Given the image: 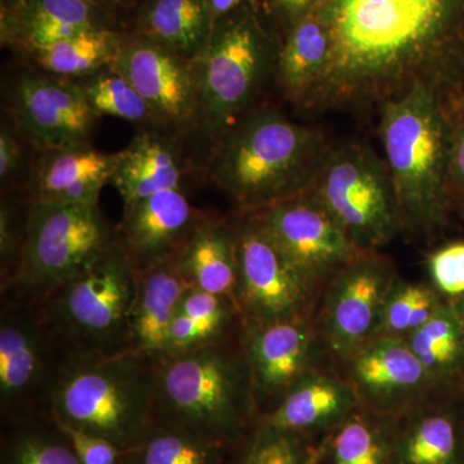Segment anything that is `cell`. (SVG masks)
<instances>
[{"label":"cell","mask_w":464,"mask_h":464,"mask_svg":"<svg viewBox=\"0 0 464 464\" xmlns=\"http://www.w3.org/2000/svg\"><path fill=\"white\" fill-rule=\"evenodd\" d=\"M316 14L331 58L308 101L391 100L433 85L432 69L462 25L464 0H322Z\"/></svg>","instance_id":"obj_1"},{"label":"cell","mask_w":464,"mask_h":464,"mask_svg":"<svg viewBox=\"0 0 464 464\" xmlns=\"http://www.w3.org/2000/svg\"><path fill=\"white\" fill-rule=\"evenodd\" d=\"M259 420L241 319L215 341L154 357L152 422L246 442Z\"/></svg>","instance_id":"obj_2"},{"label":"cell","mask_w":464,"mask_h":464,"mask_svg":"<svg viewBox=\"0 0 464 464\" xmlns=\"http://www.w3.org/2000/svg\"><path fill=\"white\" fill-rule=\"evenodd\" d=\"M221 140L213 181L249 213L301 197L328 154L316 130L276 111L237 121Z\"/></svg>","instance_id":"obj_3"},{"label":"cell","mask_w":464,"mask_h":464,"mask_svg":"<svg viewBox=\"0 0 464 464\" xmlns=\"http://www.w3.org/2000/svg\"><path fill=\"white\" fill-rule=\"evenodd\" d=\"M154 357L72 353L50 398L58 423L130 450L152 423Z\"/></svg>","instance_id":"obj_4"},{"label":"cell","mask_w":464,"mask_h":464,"mask_svg":"<svg viewBox=\"0 0 464 464\" xmlns=\"http://www.w3.org/2000/svg\"><path fill=\"white\" fill-rule=\"evenodd\" d=\"M280 45L255 0H246L216 20L206 50L194 61L198 79L197 121L210 137L222 139L237 124L264 83Z\"/></svg>","instance_id":"obj_5"},{"label":"cell","mask_w":464,"mask_h":464,"mask_svg":"<svg viewBox=\"0 0 464 464\" xmlns=\"http://www.w3.org/2000/svg\"><path fill=\"white\" fill-rule=\"evenodd\" d=\"M381 136L401 225L429 227L441 210L445 166L444 121L435 85L417 84L386 101Z\"/></svg>","instance_id":"obj_6"},{"label":"cell","mask_w":464,"mask_h":464,"mask_svg":"<svg viewBox=\"0 0 464 464\" xmlns=\"http://www.w3.org/2000/svg\"><path fill=\"white\" fill-rule=\"evenodd\" d=\"M116 241L97 206L34 200L16 273L2 301L43 302L93 265Z\"/></svg>","instance_id":"obj_7"},{"label":"cell","mask_w":464,"mask_h":464,"mask_svg":"<svg viewBox=\"0 0 464 464\" xmlns=\"http://www.w3.org/2000/svg\"><path fill=\"white\" fill-rule=\"evenodd\" d=\"M137 289L139 273L116 240L42 304L72 353L115 355L130 350Z\"/></svg>","instance_id":"obj_8"},{"label":"cell","mask_w":464,"mask_h":464,"mask_svg":"<svg viewBox=\"0 0 464 464\" xmlns=\"http://www.w3.org/2000/svg\"><path fill=\"white\" fill-rule=\"evenodd\" d=\"M72 353L42 302L2 301V424L50 414L54 381Z\"/></svg>","instance_id":"obj_9"},{"label":"cell","mask_w":464,"mask_h":464,"mask_svg":"<svg viewBox=\"0 0 464 464\" xmlns=\"http://www.w3.org/2000/svg\"><path fill=\"white\" fill-rule=\"evenodd\" d=\"M311 188L359 250L389 243L402 226L389 168L364 145L328 152Z\"/></svg>","instance_id":"obj_10"},{"label":"cell","mask_w":464,"mask_h":464,"mask_svg":"<svg viewBox=\"0 0 464 464\" xmlns=\"http://www.w3.org/2000/svg\"><path fill=\"white\" fill-rule=\"evenodd\" d=\"M237 310L244 324L306 317L313 285L252 215L237 227Z\"/></svg>","instance_id":"obj_11"},{"label":"cell","mask_w":464,"mask_h":464,"mask_svg":"<svg viewBox=\"0 0 464 464\" xmlns=\"http://www.w3.org/2000/svg\"><path fill=\"white\" fill-rule=\"evenodd\" d=\"M292 265L315 285L359 257V249L313 197L293 198L253 213Z\"/></svg>","instance_id":"obj_12"},{"label":"cell","mask_w":464,"mask_h":464,"mask_svg":"<svg viewBox=\"0 0 464 464\" xmlns=\"http://www.w3.org/2000/svg\"><path fill=\"white\" fill-rule=\"evenodd\" d=\"M395 279L389 266L357 257L335 275L324 310V333L334 353L351 357L377 337L384 302Z\"/></svg>","instance_id":"obj_13"},{"label":"cell","mask_w":464,"mask_h":464,"mask_svg":"<svg viewBox=\"0 0 464 464\" xmlns=\"http://www.w3.org/2000/svg\"><path fill=\"white\" fill-rule=\"evenodd\" d=\"M112 69L148 103L157 121L182 125L197 121L198 79L194 63L143 38H127Z\"/></svg>","instance_id":"obj_14"},{"label":"cell","mask_w":464,"mask_h":464,"mask_svg":"<svg viewBox=\"0 0 464 464\" xmlns=\"http://www.w3.org/2000/svg\"><path fill=\"white\" fill-rule=\"evenodd\" d=\"M243 324V340L259 415L273 411L286 392L310 373L314 333L306 317Z\"/></svg>","instance_id":"obj_15"},{"label":"cell","mask_w":464,"mask_h":464,"mask_svg":"<svg viewBox=\"0 0 464 464\" xmlns=\"http://www.w3.org/2000/svg\"><path fill=\"white\" fill-rule=\"evenodd\" d=\"M14 112L27 139L51 151L85 145L97 115L83 88L41 76L18 82Z\"/></svg>","instance_id":"obj_16"},{"label":"cell","mask_w":464,"mask_h":464,"mask_svg":"<svg viewBox=\"0 0 464 464\" xmlns=\"http://www.w3.org/2000/svg\"><path fill=\"white\" fill-rule=\"evenodd\" d=\"M204 218L181 188H168L127 208L116 240L137 273H142L181 253Z\"/></svg>","instance_id":"obj_17"},{"label":"cell","mask_w":464,"mask_h":464,"mask_svg":"<svg viewBox=\"0 0 464 464\" xmlns=\"http://www.w3.org/2000/svg\"><path fill=\"white\" fill-rule=\"evenodd\" d=\"M350 359L359 399L386 417L404 411L433 382L404 338H374Z\"/></svg>","instance_id":"obj_18"},{"label":"cell","mask_w":464,"mask_h":464,"mask_svg":"<svg viewBox=\"0 0 464 464\" xmlns=\"http://www.w3.org/2000/svg\"><path fill=\"white\" fill-rule=\"evenodd\" d=\"M179 255L139 273L128 353L148 357L166 353L170 323L183 295L191 288L182 273Z\"/></svg>","instance_id":"obj_19"},{"label":"cell","mask_w":464,"mask_h":464,"mask_svg":"<svg viewBox=\"0 0 464 464\" xmlns=\"http://www.w3.org/2000/svg\"><path fill=\"white\" fill-rule=\"evenodd\" d=\"M359 400L351 384L310 372L259 424L304 436L332 432L355 411Z\"/></svg>","instance_id":"obj_20"},{"label":"cell","mask_w":464,"mask_h":464,"mask_svg":"<svg viewBox=\"0 0 464 464\" xmlns=\"http://www.w3.org/2000/svg\"><path fill=\"white\" fill-rule=\"evenodd\" d=\"M179 262L192 288L227 298L237 310V227L206 217L183 246Z\"/></svg>","instance_id":"obj_21"},{"label":"cell","mask_w":464,"mask_h":464,"mask_svg":"<svg viewBox=\"0 0 464 464\" xmlns=\"http://www.w3.org/2000/svg\"><path fill=\"white\" fill-rule=\"evenodd\" d=\"M216 20L207 0H142L139 35L194 63L206 50Z\"/></svg>","instance_id":"obj_22"},{"label":"cell","mask_w":464,"mask_h":464,"mask_svg":"<svg viewBox=\"0 0 464 464\" xmlns=\"http://www.w3.org/2000/svg\"><path fill=\"white\" fill-rule=\"evenodd\" d=\"M253 438V436H252ZM246 442L197 435L169 424L152 422L136 447L125 451V464H240Z\"/></svg>","instance_id":"obj_23"},{"label":"cell","mask_w":464,"mask_h":464,"mask_svg":"<svg viewBox=\"0 0 464 464\" xmlns=\"http://www.w3.org/2000/svg\"><path fill=\"white\" fill-rule=\"evenodd\" d=\"M393 464H464V417L440 408L414 411L396 426Z\"/></svg>","instance_id":"obj_24"},{"label":"cell","mask_w":464,"mask_h":464,"mask_svg":"<svg viewBox=\"0 0 464 464\" xmlns=\"http://www.w3.org/2000/svg\"><path fill=\"white\" fill-rule=\"evenodd\" d=\"M182 170L169 146L155 137L139 136L119 152L111 181L125 209L168 188H179Z\"/></svg>","instance_id":"obj_25"},{"label":"cell","mask_w":464,"mask_h":464,"mask_svg":"<svg viewBox=\"0 0 464 464\" xmlns=\"http://www.w3.org/2000/svg\"><path fill=\"white\" fill-rule=\"evenodd\" d=\"M331 58V36L317 14L302 18L285 34L277 58L284 88L293 97H306L320 81Z\"/></svg>","instance_id":"obj_26"},{"label":"cell","mask_w":464,"mask_h":464,"mask_svg":"<svg viewBox=\"0 0 464 464\" xmlns=\"http://www.w3.org/2000/svg\"><path fill=\"white\" fill-rule=\"evenodd\" d=\"M105 14L91 0H9L2 8V39L23 44L27 36L51 26L109 27Z\"/></svg>","instance_id":"obj_27"},{"label":"cell","mask_w":464,"mask_h":464,"mask_svg":"<svg viewBox=\"0 0 464 464\" xmlns=\"http://www.w3.org/2000/svg\"><path fill=\"white\" fill-rule=\"evenodd\" d=\"M395 435L390 417L353 411L329 433L322 464H393Z\"/></svg>","instance_id":"obj_28"},{"label":"cell","mask_w":464,"mask_h":464,"mask_svg":"<svg viewBox=\"0 0 464 464\" xmlns=\"http://www.w3.org/2000/svg\"><path fill=\"white\" fill-rule=\"evenodd\" d=\"M3 426L2 464H81L72 441L51 414Z\"/></svg>","instance_id":"obj_29"},{"label":"cell","mask_w":464,"mask_h":464,"mask_svg":"<svg viewBox=\"0 0 464 464\" xmlns=\"http://www.w3.org/2000/svg\"><path fill=\"white\" fill-rule=\"evenodd\" d=\"M404 340L432 381L453 377L464 365L463 328L456 306L442 304L429 322Z\"/></svg>","instance_id":"obj_30"},{"label":"cell","mask_w":464,"mask_h":464,"mask_svg":"<svg viewBox=\"0 0 464 464\" xmlns=\"http://www.w3.org/2000/svg\"><path fill=\"white\" fill-rule=\"evenodd\" d=\"M125 41L127 38L110 27H96L34 54L36 63L52 74L88 75L111 66Z\"/></svg>","instance_id":"obj_31"},{"label":"cell","mask_w":464,"mask_h":464,"mask_svg":"<svg viewBox=\"0 0 464 464\" xmlns=\"http://www.w3.org/2000/svg\"><path fill=\"white\" fill-rule=\"evenodd\" d=\"M118 154L106 155L87 146L57 150L45 159L38 182L35 199L51 200L69 186L87 179H111Z\"/></svg>","instance_id":"obj_32"},{"label":"cell","mask_w":464,"mask_h":464,"mask_svg":"<svg viewBox=\"0 0 464 464\" xmlns=\"http://www.w3.org/2000/svg\"><path fill=\"white\" fill-rule=\"evenodd\" d=\"M441 306L430 286L393 282L384 302L377 337L406 338L429 322Z\"/></svg>","instance_id":"obj_33"},{"label":"cell","mask_w":464,"mask_h":464,"mask_svg":"<svg viewBox=\"0 0 464 464\" xmlns=\"http://www.w3.org/2000/svg\"><path fill=\"white\" fill-rule=\"evenodd\" d=\"M329 433L313 445L308 436L259 424L240 464H320L328 448Z\"/></svg>","instance_id":"obj_34"},{"label":"cell","mask_w":464,"mask_h":464,"mask_svg":"<svg viewBox=\"0 0 464 464\" xmlns=\"http://www.w3.org/2000/svg\"><path fill=\"white\" fill-rule=\"evenodd\" d=\"M82 88L96 114L115 116L134 123L155 119L139 92L112 67L111 72L94 76Z\"/></svg>","instance_id":"obj_35"},{"label":"cell","mask_w":464,"mask_h":464,"mask_svg":"<svg viewBox=\"0 0 464 464\" xmlns=\"http://www.w3.org/2000/svg\"><path fill=\"white\" fill-rule=\"evenodd\" d=\"M237 322L230 326H222L217 325V324L200 322V320H195L190 316L177 313L172 323H170L166 353H183V351L191 350V348L201 346V344H206L208 342L215 341L230 331Z\"/></svg>","instance_id":"obj_36"},{"label":"cell","mask_w":464,"mask_h":464,"mask_svg":"<svg viewBox=\"0 0 464 464\" xmlns=\"http://www.w3.org/2000/svg\"><path fill=\"white\" fill-rule=\"evenodd\" d=\"M430 274L436 288L449 297H464V243H454L433 253Z\"/></svg>","instance_id":"obj_37"},{"label":"cell","mask_w":464,"mask_h":464,"mask_svg":"<svg viewBox=\"0 0 464 464\" xmlns=\"http://www.w3.org/2000/svg\"><path fill=\"white\" fill-rule=\"evenodd\" d=\"M57 422V420H56ZM58 423V422H57ZM72 441L81 464H125V451L108 440L58 423Z\"/></svg>","instance_id":"obj_38"},{"label":"cell","mask_w":464,"mask_h":464,"mask_svg":"<svg viewBox=\"0 0 464 464\" xmlns=\"http://www.w3.org/2000/svg\"><path fill=\"white\" fill-rule=\"evenodd\" d=\"M266 12L285 35L302 18L315 14L322 0H264Z\"/></svg>","instance_id":"obj_39"},{"label":"cell","mask_w":464,"mask_h":464,"mask_svg":"<svg viewBox=\"0 0 464 464\" xmlns=\"http://www.w3.org/2000/svg\"><path fill=\"white\" fill-rule=\"evenodd\" d=\"M20 158V148L8 130H3L0 134V176L8 177L16 168Z\"/></svg>","instance_id":"obj_40"},{"label":"cell","mask_w":464,"mask_h":464,"mask_svg":"<svg viewBox=\"0 0 464 464\" xmlns=\"http://www.w3.org/2000/svg\"><path fill=\"white\" fill-rule=\"evenodd\" d=\"M451 167L458 181L464 186V130L458 137L456 148L451 155Z\"/></svg>","instance_id":"obj_41"},{"label":"cell","mask_w":464,"mask_h":464,"mask_svg":"<svg viewBox=\"0 0 464 464\" xmlns=\"http://www.w3.org/2000/svg\"><path fill=\"white\" fill-rule=\"evenodd\" d=\"M246 0H207L215 20H218L219 17L230 14L231 11L239 7Z\"/></svg>","instance_id":"obj_42"},{"label":"cell","mask_w":464,"mask_h":464,"mask_svg":"<svg viewBox=\"0 0 464 464\" xmlns=\"http://www.w3.org/2000/svg\"><path fill=\"white\" fill-rule=\"evenodd\" d=\"M91 2L108 12L109 9L119 7V5H132L136 0H91Z\"/></svg>","instance_id":"obj_43"},{"label":"cell","mask_w":464,"mask_h":464,"mask_svg":"<svg viewBox=\"0 0 464 464\" xmlns=\"http://www.w3.org/2000/svg\"><path fill=\"white\" fill-rule=\"evenodd\" d=\"M457 308H458V313H459L460 322H462L463 335H464V299L462 301V304H459V306H457Z\"/></svg>","instance_id":"obj_44"}]
</instances>
